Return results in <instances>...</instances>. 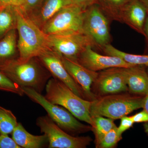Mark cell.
I'll list each match as a JSON object with an SVG mask.
<instances>
[{"label":"cell","mask_w":148,"mask_h":148,"mask_svg":"<svg viewBox=\"0 0 148 148\" xmlns=\"http://www.w3.org/2000/svg\"><path fill=\"white\" fill-rule=\"evenodd\" d=\"M0 71L21 87L33 88L41 93L51 74L38 57L25 61L18 58L0 66Z\"/></svg>","instance_id":"6da1fadb"},{"label":"cell","mask_w":148,"mask_h":148,"mask_svg":"<svg viewBox=\"0 0 148 148\" xmlns=\"http://www.w3.org/2000/svg\"><path fill=\"white\" fill-rule=\"evenodd\" d=\"M17 47L21 61L38 57L49 48L48 36L26 16L20 8H16Z\"/></svg>","instance_id":"7a4b0ae2"},{"label":"cell","mask_w":148,"mask_h":148,"mask_svg":"<svg viewBox=\"0 0 148 148\" xmlns=\"http://www.w3.org/2000/svg\"><path fill=\"white\" fill-rule=\"evenodd\" d=\"M45 97L50 103L64 107L79 120L92 126L90 108L92 101L81 98L65 84L53 77L49 80L45 86Z\"/></svg>","instance_id":"3957f363"},{"label":"cell","mask_w":148,"mask_h":148,"mask_svg":"<svg viewBox=\"0 0 148 148\" xmlns=\"http://www.w3.org/2000/svg\"><path fill=\"white\" fill-rule=\"evenodd\" d=\"M144 97L125 92L97 97L92 101L90 116H104L114 120L121 119L142 108Z\"/></svg>","instance_id":"277c9868"},{"label":"cell","mask_w":148,"mask_h":148,"mask_svg":"<svg viewBox=\"0 0 148 148\" xmlns=\"http://www.w3.org/2000/svg\"><path fill=\"white\" fill-rule=\"evenodd\" d=\"M22 89L25 95L41 106L54 122L67 133L73 136L92 131V126L82 123L66 109L50 103L41 93L30 88Z\"/></svg>","instance_id":"5b68a950"},{"label":"cell","mask_w":148,"mask_h":148,"mask_svg":"<svg viewBox=\"0 0 148 148\" xmlns=\"http://www.w3.org/2000/svg\"><path fill=\"white\" fill-rule=\"evenodd\" d=\"M111 21L98 3L84 10L82 33L91 40L94 47L101 50L105 46L110 44Z\"/></svg>","instance_id":"8992f818"},{"label":"cell","mask_w":148,"mask_h":148,"mask_svg":"<svg viewBox=\"0 0 148 148\" xmlns=\"http://www.w3.org/2000/svg\"><path fill=\"white\" fill-rule=\"evenodd\" d=\"M84 10L73 3L57 12L42 28L47 36L82 33Z\"/></svg>","instance_id":"52a82bcc"},{"label":"cell","mask_w":148,"mask_h":148,"mask_svg":"<svg viewBox=\"0 0 148 148\" xmlns=\"http://www.w3.org/2000/svg\"><path fill=\"white\" fill-rule=\"evenodd\" d=\"M41 132L45 134L49 148H85L90 145L89 136L75 137L60 128L48 115L39 117L36 122Z\"/></svg>","instance_id":"ba28073f"},{"label":"cell","mask_w":148,"mask_h":148,"mask_svg":"<svg viewBox=\"0 0 148 148\" xmlns=\"http://www.w3.org/2000/svg\"><path fill=\"white\" fill-rule=\"evenodd\" d=\"M49 48L66 58L77 60L88 45L94 47L91 40L81 33L66 35L48 36Z\"/></svg>","instance_id":"9c48e42d"},{"label":"cell","mask_w":148,"mask_h":148,"mask_svg":"<svg viewBox=\"0 0 148 148\" xmlns=\"http://www.w3.org/2000/svg\"><path fill=\"white\" fill-rule=\"evenodd\" d=\"M96 98L105 95L128 92L123 68H112L98 72L91 87Z\"/></svg>","instance_id":"30bf717a"},{"label":"cell","mask_w":148,"mask_h":148,"mask_svg":"<svg viewBox=\"0 0 148 148\" xmlns=\"http://www.w3.org/2000/svg\"><path fill=\"white\" fill-rule=\"evenodd\" d=\"M38 57L53 77L64 83L79 97L86 100L82 88L73 79L64 67L61 56L49 49Z\"/></svg>","instance_id":"8fae6325"},{"label":"cell","mask_w":148,"mask_h":148,"mask_svg":"<svg viewBox=\"0 0 148 148\" xmlns=\"http://www.w3.org/2000/svg\"><path fill=\"white\" fill-rule=\"evenodd\" d=\"M93 47L88 45L78 58L79 62L87 69L98 72L112 68H128L135 66L125 61L116 56L103 55L93 50Z\"/></svg>","instance_id":"7c38bea8"},{"label":"cell","mask_w":148,"mask_h":148,"mask_svg":"<svg viewBox=\"0 0 148 148\" xmlns=\"http://www.w3.org/2000/svg\"><path fill=\"white\" fill-rule=\"evenodd\" d=\"M61 60L67 71L73 79L82 88L86 100L92 101L96 98L91 92V87L98 75L80 64L77 60L61 56Z\"/></svg>","instance_id":"4fadbf2b"},{"label":"cell","mask_w":148,"mask_h":148,"mask_svg":"<svg viewBox=\"0 0 148 148\" xmlns=\"http://www.w3.org/2000/svg\"><path fill=\"white\" fill-rule=\"evenodd\" d=\"M148 9L141 0H130L122 12L121 23L144 36V27Z\"/></svg>","instance_id":"5bb4252c"},{"label":"cell","mask_w":148,"mask_h":148,"mask_svg":"<svg viewBox=\"0 0 148 148\" xmlns=\"http://www.w3.org/2000/svg\"><path fill=\"white\" fill-rule=\"evenodd\" d=\"M146 68L142 66L123 68L128 91L130 93L145 96L148 92V74Z\"/></svg>","instance_id":"9a60e30c"},{"label":"cell","mask_w":148,"mask_h":148,"mask_svg":"<svg viewBox=\"0 0 148 148\" xmlns=\"http://www.w3.org/2000/svg\"><path fill=\"white\" fill-rule=\"evenodd\" d=\"M73 3V0H43L39 6L28 17L41 29L59 11Z\"/></svg>","instance_id":"2e32d148"},{"label":"cell","mask_w":148,"mask_h":148,"mask_svg":"<svg viewBox=\"0 0 148 148\" xmlns=\"http://www.w3.org/2000/svg\"><path fill=\"white\" fill-rule=\"evenodd\" d=\"M12 134V139L21 148H40L48 144V140L45 134L32 135L27 131L20 123H18Z\"/></svg>","instance_id":"e0dca14e"},{"label":"cell","mask_w":148,"mask_h":148,"mask_svg":"<svg viewBox=\"0 0 148 148\" xmlns=\"http://www.w3.org/2000/svg\"><path fill=\"white\" fill-rule=\"evenodd\" d=\"M16 29L11 30L0 39V66L19 57Z\"/></svg>","instance_id":"ac0fdd59"},{"label":"cell","mask_w":148,"mask_h":148,"mask_svg":"<svg viewBox=\"0 0 148 148\" xmlns=\"http://www.w3.org/2000/svg\"><path fill=\"white\" fill-rule=\"evenodd\" d=\"M101 50L106 55L119 57L131 65L148 67V54L137 55L126 53L116 48L111 44L105 46Z\"/></svg>","instance_id":"d6986e66"},{"label":"cell","mask_w":148,"mask_h":148,"mask_svg":"<svg viewBox=\"0 0 148 148\" xmlns=\"http://www.w3.org/2000/svg\"><path fill=\"white\" fill-rule=\"evenodd\" d=\"M11 6L0 7V39L13 29H16V8Z\"/></svg>","instance_id":"ffe728a7"},{"label":"cell","mask_w":148,"mask_h":148,"mask_svg":"<svg viewBox=\"0 0 148 148\" xmlns=\"http://www.w3.org/2000/svg\"><path fill=\"white\" fill-rule=\"evenodd\" d=\"M130 0H97V3L112 21L121 22L122 12Z\"/></svg>","instance_id":"44dd1931"},{"label":"cell","mask_w":148,"mask_h":148,"mask_svg":"<svg viewBox=\"0 0 148 148\" xmlns=\"http://www.w3.org/2000/svg\"><path fill=\"white\" fill-rule=\"evenodd\" d=\"M91 117L93 123L92 131L95 135V144L96 148L105 135L116 126L114 120L108 118L99 116Z\"/></svg>","instance_id":"7402d4cb"},{"label":"cell","mask_w":148,"mask_h":148,"mask_svg":"<svg viewBox=\"0 0 148 148\" xmlns=\"http://www.w3.org/2000/svg\"><path fill=\"white\" fill-rule=\"evenodd\" d=\"M17 124L16 116L12 112L0 106V134H11Z\"/></svg>","instance_id":"603a6c76"},{"label":"cell","mask_w":148,"mask_h":148,"mask_svg":"<svg viewBox=\"0 0 148 148\" xmlns=\"http://www.w3.org/2000/svg\"><path fill=\"white\" fill-rule=\"evenodd\" d=\"M0 90L11 92L19 96L24 95L22 88L12 82L0 71Z\"/></svg>","instance_id":"cb8c5ba5"},{"label":"cell","mask_w":148,"mask_h":148,"mask_svg":"<svg viewBox=\"0 0 148 148\" xmlns=\"http://www.w3.org/2000/svg\"><path fill=\"white\" fill-rule=\"evenodd\" d=\"M117 127H114L110 130L101 140V143L96 147L97 148H112L114 147L117 143L122 139V136L118 131Z\"/></svg>","instance_id":"d4e9b609"},{"label":"cell","mask_w":148,"mask_h":148,"mask_svg":"<svg viewBox=\"0 0 148 148\" xmlns=\"http://www.w3.org/2000/svg\"><path fill=\"white\" fill-rule=\"evenodd\" d=\"M42 1L43 0H25L24 5L20 8L26 16H29L39 6Z\"/></svg>","instance_id":"484cf974"},{"label":"cell","mask_w":148,"mask_h":148,"mask_svg":"<svg viewBox=\"0 0 148 148\" xmlns=\"http://www.w3.org/2000/svg\"><path fill=\"white\" fill-rule=\"evenodd\" d=\"M0 148H21L8 135L0 134Z\"/></svg>","instance_id":"4316f807"},{"label":"cell","mask_w":148,"mask_h":148,"mask_svg":"<svg viewBox=\"0 0 148 148\" xmlns=\"http://www.w3.org/2000/svg\"><path fill=\"white\" fill-rule=\"evenodd\" d=\"M134 122L131 116H127L122 117L121 119L120 124L118 127V131L120 135H122L123 133L132 127Z\"/></svg>","instance_id":"83f0119b"},{"label":"cell","mask_w":148,"mask_h":148,"mask_svg":"<svg viewBox=\"0 0 148 148\" xmlns=\"http://www.w3.org/2000/svg\"><path fill=\"white\" fill-rule=\"evenodd\" d=\"M25 1V0H0V7L11 6L21 8Z\"/></svg>","instance_id":"f1b7e54d"},{"label":"cell","mask_w":148,"mask_h":148,"mask_svg":"<svg viewBox=\"0 0 148 148\" xmlns=\"http://www.w3.org/2000/svg\"><path fill=\"white\" fill-rule=\"evenodd\" d=\"M131 117L134 123L148 122V114L144 110Z\"/></svg>","instance_id":"f546056e"},{"label":"cell","mask_w":148,"mask_h":148,"mask_svg":"<svg viewBox=\"0 0 148 148\" xmlns=\"http://www.w3.org/2000/svg\"><path fill=\"white\" fill-rule=\"evenodd\" d=\"M73 3L85 10L86 8L94 4L97 3V0H73Z\"/></svg>","instance_id":"4dcf8cb0"},{"label":"cell","mask_w":148,"mask_h":148,"mask_svg":"<svg viewBox=\"0 0 148 148\" xmlns=\"http://www.w3.org/2000/svg\"><path fill=\"white\" fill-rule=\"evenodd\" d=\"M142 108L148 114V92L144 96L143 98ZM144 127L145 132L148 135V122L145 123L144 125Z\"/></svg>","instance_id":"1f68e13d"},{"label":"cell","mask_w":148,"mask_h":148,"mask_svg":"<svg viewBox=\"0 0 148 148\" xmlns=\"http://www.w3.org/2000/svg\"><path fill=\"white\" fill-rule=\"evenodd\" d=\"M144 36L145 37L148 45V14L144 25Z\"/></svg>","instance_id":"d6a6232c"},{"label":"cell","mask_w":148,"mask_h":148,"mask_svg":"<svg viewBox=\"0 0 148 148\" xmlns=\"http://www.w3.org/2000/svg\"><path fill=\"white\" fill-rule=\"evenodd\" d=\"M148 9V0H141Z\"/></svg>","instance_id":"836d02e7"},{"label":"cell","mask_w":148,"mask_h":148,"mask_svg":"<svg viewBox=\"0 0 148 148\" xmlns=\"http://www.w3.org/2000/svg\"><path fill=\"white\" fill-rule=\"evenodd\" d=\"M147 73L148 74V67H147Z\"/></svg>","instance_id":"e575fe53"}]
</instances>
